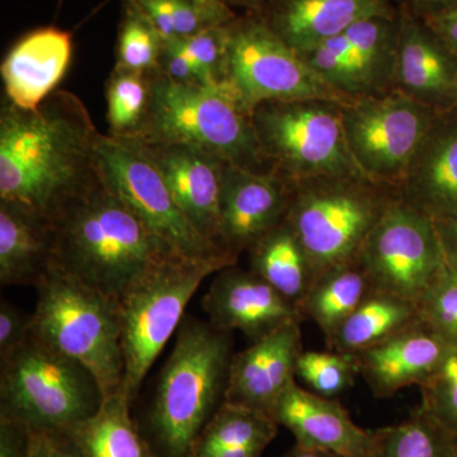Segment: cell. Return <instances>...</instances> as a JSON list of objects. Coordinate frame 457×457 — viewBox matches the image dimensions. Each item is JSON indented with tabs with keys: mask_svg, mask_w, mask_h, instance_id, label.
Masks as SVG:
<instances>
[{
	"mask_svg": "<svg viewBox=\"0 0 457 457\" xmlns=\"http://www.w3.org/2000/svg\"><path fill=\"white\" fill-rule=\"evenodd\" d=\"M101 135L73 93L56 90L33 111L3 99L0 200L53 220L101 179Z\"/></svg>",
	"mask_w": 457,
	"mask_h": 457,
	"instance_id": "6da1fadb",
	"label": "cell"
},
{
	"mask_svg": "<svg viewBox=\"0 0 457 457\" xmlns=\"http://www.w3.org/2000/svg\"><path fill=\"white\" fill-rule=\"evenodd\" d=\"M51 224L53 264L116 302L150 270L182 255L154 236L102 177Z\"/></svg>",
	"mask_w": 457,
	"mask_h": 457,
	"instance_id": "7a4b0ae2",
	"label": "cell"
},
{
	"mask_svg": "<svg viewBox=\"0 0 457 457\" xmlns=\"http://www.w3.org/2000/svg\"><path fill=\"white\" fill-rule=\"evenodd\" d=\"M233 356L231 332L183 318L140 427L155 457L191 456L198 436L225 402Z\"/></svg>",
	"mask_w": 457,
	"mask_h": 457,
	"instance_id": "3957f363",
	"label": "cell"
},
{
	"mask_svg": "<svg viewBox=\"0 0 457 457\" xmlns=\"http://www.w3.org/2000/svg\"><path fill=\"white\" fill-rule=\"evenodd\" d=\"M137 140L183 144L245 170H273L258 144L252 113L228 82L180 84L155 71L152 110Z\"/></svg>",
	"mask_w": 457,
	"mask_h": 457,
	"instance_id": "277c9868",
	"label": "cell"
},
{
	"mask_svg": "<svg viewBox=\"0 0 457 457\" xmlns=\"http://www.w3.org/2000/svg\"><path fill=\"white\" fill-rule=\"evenodd\" d=\"M35 288L31 335L89 370L104 399L121 393L125 365L116 300L55 264Z\"/></svg>",
	"mask_w": 457,
	"mask_h": 457,
	"instance_id": "5b68a950",
	"label": "cell"
},
{
	"mask_svg": "<svg viewBox=\"0 0 457 457\" xmlns=\"http://www.w3.org/2000/svg\"><path fill=\"white\" fill-rule=\"evenodd\" d=\"M398 196V189L363 174L294 180L286 219L305 249L314 281L357 260L369 234Z\"/></svg>",
	"mask_w": 457,
	"mask_h": 457,
	"instance_id": "8992f818",
	"label": "cell"
},
{
	"mask_svg": "<svg viewBox=\"0 0 457 457\" xmlns=\"http://www.w3.org/2000/svg\"><path fill=\"white\" fill-rule=\"evenodd\" d=\"M0 368V418L45 435H66L95 416L104 394L95 376L77 361L29 333Z\"/></svg>",
	"mask_w": 457,
	"mask_h": 457,
	"instance_id": "52a82bcc",
	"label": "cell"
},
{
	"mask_svg": "<svg viewBox=\"0 0 457 457\" xmlns=\"http://www.w3.org/2000/svg\"><path fill=\"white\" fill-rule=\"evenodd\" d=\"M218 264L176 255L150 270L120 297L125 375L121 393L132 404L156 357L183 320L186 306Z\"/></svg>",
	"mask_w": 457,
	"mask_h": 457,
	"instance_id": "ba28073f",
	"label": "cell"
},
{
	"mask_svg": "<svg viewBox=\"0 0 457 457\" xmlns=\"http://www.w3.org/2000/svg\"><path fill=\"white\" fill-rule=\"evenodd\" d=\"M343 104L321 98L258 104L252 121L270 167L291 180L362 174L345 141Z\"/></svg>",
	"mask_w": 457,
	"mask_h": 457,
	"instance_id": "9c48e42d",
	"label": "cell"
},
{
	"mask_svg": "<svg viewBox=\"0 0 457 457\" xmlns=\"http://www.w3.org/2000/svg\"><path fill=\"white\" fill-rule=\"evenodd\" d=\"M97 161L104 185L154 236L183 257L218 264L221 269L237 264V260L201 236L186 218L139 140L101 135Z\"/></svg>",
	"mask_w": 457,
	"mask_h": 457,
	"instance_id": "30bf717a",
	"label": "cell"
},
{
	"mask_svg": "<svg viewBox=\"0 0 457 457\" xmlns=\"http://www.w3.org/2000/svg\"><path fill=\"white\" fill-rule=\"evenodd\" d=\"M345 141L363 176L398 189L437 112L398 92L343 104Z\"/></svg>",
	"mask_w": 457,
	"mask_h": 457,
	"instance_id": "8fae6325",
	"label": "cell"
},
{
	"mask_svg": "<svg viewBox=\"0 0 457 457\" xmlns=\"http://www.w3.org/2000/svg\"><path fill=\"white\" fill-rule=\"evenodd\" d=\"M228 82L249 112L270 101L321 98L347 104L257 14L230 23ZM352 101V99H351Z\"/></svg>",
	"mask_w": 457,
	"mask_h": 457,
	"instance_id": "7c38bea8",
	"label": "cell"
},
{
	"mask_svg": "<svg viewBox=\"0 0 457 457\" xmlns=\"http://www.w3.org/2000/svg\"><path fill=\"white\" fill-rule=\"evenodd\" d=\"M374 290L420 303L445 262L437 227L426 213L396 197L357 257Z\"/></svg>",
	"mask_w": 457,
	"mask_h": 457,
	"instance_id": "4fadbf2b",
	"label": "cell"
},
{
	"mask_svg": "<svg viewBox=\"0 0 457 457\" xmlns=\"http://www.w3.org/2000/svg\"><path fill=\"white\" fill-rule=\"evenodd\" d=\"M398 35L399 13L371 17L299 54L343 98L375 97L394 90Z\"/></svg>",
	"mask_w": 457,
	"mask_h": 457,
	"instance_id": "5bb4252c",
	"label": "cell"
},
{
	"mask_svg": "<svg viewBox=\"0 0 457 457\" xmlns=\"http://www.w3.org/2000/svg\"><path fill=\"white\" fill-rule=\"evenodd\" d=\"M294 180L276 170L255 171L225 164L220 221L225 248L231 257L243 252L285 220Z\"/></svg>",
	"mask_w": 457,
	"mask_h": 457,
	"instance_id": "9a60e30c",
	"label": "cell"
},
{
	"mask_svg": "<svg viewBox=\"0 0 457 457\" xmlns=\"http://www.w3.org/2000/svg\"><path fill=\"white\" fill-rule=\"evenodd\" d=\"M140 143L186 218L201 236L228 254L220 221L222 176L228 162L183 144Z\"/></svg>",
	"mask_w": 457,
	"mask_h": 457,
	"instance_id": "2e32d148",
	"label": "cell"
},
{
	"mask_svg": "<svg viewBox=\"0 0 457 457\" xmlns=\"http://www.w3.org/2000/svg\"><path fill=\"white\" fill-rule=\"evenodd\" d=\"M209 323L220 330H240L252 343L291 321H303L302 312L269 282L234 266L219 270L203 299Z\"/></svg>",
	"mask_w": 457,
	"mask_h": 457,
	"instance_id": "e0dca14e",
	"label": "cell"
},
{
	"mask_svg": "<svg viewBox=\"0 0 457 457\" xmlns=\"http://www.w3.org/2000/svg\"><path fill=\"white\" fill-rule=\"evenodd\" d=\"M399 9L394 90L437 113L453 112L457 96V56L425 20Z\"/></svg>",
	"mask_w": 457,
	"mask_h": 457,
	"instance_id": "ac0fdd59",
	"label": "cell"
},
{
	"mask_svg": "<svg viewBox=\"0 0 457 457\" xmlns=\"http://www.w3.org/2000/svg\"><path fill=\"white\" fill-rule=\"evenodd\" d=\"M302 321L278 328L246 350L234 353L225 402L270 414L296 378L303 353Z\"/></svg>",
	"mask_w": 457,
	"mask_h": 457,
	"instance_id": "d6986e66",
	"label": "cell"
},
{
	"mask_svg": "<svg viewBox=\"0 0 457 457\" xmlns=\"http://www.w3.org/2000/svg\"><path fill=\"white\" fill-rule=\"evenodd\" d=\"M455 348L418 318L383 342L356 354L360 375L376 398L422 386Z\"/></svg>",
	"mask_w": 457,
	"mask_h": 457,
	"instance_id": "ffe728a7",
	"label": "cell"
},
{
	"mask_svg": "<svg viewBox=\"0 0 457 457\" xmlns=\"http://www.w3.org/2000/svg\"><path fill=\"white\" fill-rule=\"evenodd\" d=\"M269 416L293 433L296 445L341 457H368L371 431H365L335 398H326L295 383Z\"/></svg>",
	"mask_w": 457,
	"mask_h": 457,
	"instance_id": "44dd1931",
	"label": "cell"
},
{
	"mask_svg": "<svg viewBox=\"0 0 457 457\" xmlns=\"http://www.w3.org/2000/svg\"><path fill=\"white\" fill-rule=\"evenodd\" d=\"M394 0H270L258 17L297 53L341 35L361 21L396 16Z\"/></svg>",
	"mask_w": 457,
	"mask_h": 457,
	"instance_id": "7402d4cb",
	"label": "cell"
},
{
	"mask_svg": "<svg viewBox=\"0 0 457 457\" xmlns=\"http://www.w3.org/2000/svg\"><path fill=\"white\" fill-rule=\"evenodd\" d=\"M71 55V32L44 27L27 33L12 46L0 66L5 99L21 110H37L56 92Z\"/></svg>",
	"mask_w": 457,
	"mask_h": 457,
	"instance_id": "603a6c76",
	"label": "cell"
},
{
	"mask_svg": "<svg viewBox=\"0 0 457 457\" xmlns=\"http://www.w3.org/2000/svg\"><path fill=\"white\" fill-rule=\"evenodd\" d=\"M399 196L433 221L457 219V112L438 113Z\"/></svg>",
	"mask_w": 457,
	"mask_h": 457,
	"instance_id": "cb8c5ba5",
	"label": "cell"
},
{
	"mask_svg": "<svg viewBox=\"0 0 457 457\" xmlns=\"http://www.w3.org/2000/svg\"><path fill=\"white\" fill-rule=\"evenodd\" d=\"M53 260L51 221L21 204L0 200V284L35 286Z\"/></svg>",
	"mask_w": 457,
	"mask_h": 457,
	"instance_id": "d4e9b609",
	"label": "cell"
},
{
	"mask_svg": "<svg viewBox=\"0 0 457 457\" xmlns=\"http://www.w3.org/2000/svg\"><path fill=\"white\" fill-rule=\"evenodd\" d=\"M246 252L252 272L299 309L314 282V275L305 249L287 219L264 234Z\"/></svg>",
	"mask_w": 457,
	"mask_h": 457,
	"instance_id": "484cf974",
	"label": "cell"
},
{
	"mask_svg": "<svg viewBox=\"0 0 457 457\" xmlns=\"http://www.w3.org/2000/svg\"><path fill=\"white\" fill-rule=\"evenodd\" d=\"M130 408L122 393L114 394L104 399L95 416L69 432L83 457H155Z\"/></svg>",
	"mask_w": 457,
	"mask_h": 457,
	"instance_id": "4316f807",
	"label": "cell"
},
{
	"mask_svg": "<svg viewBox=\"0 0 457 457\" xmlns=\"http://www.w3.org/2000/svg\"><path fill=\"white\" fill-rule=\"evenodd\" d=\"M374 291L368 272L359 260H354L315 279L299 311L303 318H311L317 324L328 342L343 321Z\"/></svg>",
	"mask_w": 457,
	"mask_h": 457,
	"instance_id": "83f0119b",
	"label": "cell"
},
{
	"mask_svg": "<svg viewBox=\"0 0 457 457\" xmlns=\"http://www.w3.org/2000/svg\"><path fill=\"white\" fill-rule=\"evenodd\" d=\"M420 318L416 303L374 291L327 342L329 350L359 354Z\"/></svg>",
	"mask_w": 457,
	"mask_h": 457,
	"instance_id": "f1b7e54d",
	"label": "cell"
},
{
	"mask_svg": "<svg viewBox=\"0 0 457 457\" xmlns=\"http://www.w3.org/2000/svg\"><path fill=\"white\" fill-rule=\"evenodd\" d=\"M368 457H457L456 437L418 407L398 425L371 431Z\"/></svg>",
	"mask_w": 457,
	"mask_h": 457,
	"instance_id": "f546056e",
	"label": "cell"
},
{
	"mask_svg": "<svg viewBox=\"0 0 457 457\" xmlns=\"http://www.w3.org/2000/svg\"><path fill=\"white\" fill-rule=\"evenodd\" d=\"M278 427L269 414L224 402L198 436L189 457L218 450L267 447Z\"/></svg>",
	"mask_w": 457,
	"mask_h": 457,
	"instance_id": "4dcf8cb0",
	"label": "cell"
},
{
	"mask_svg": "<svg viewBox=\"0 0 457 457\" xmlns=\"http://www.w3.org/2000/svg\"><path fill=\"white\" fill-rule=\"evenodd\" d=\"M108 135L139 139L153 104V73L116 68L107 80Z\"/></svg>",
	"mask_w": 457,
	"mask_h": 457,
	"instance_id": "1f68e13d",
	"label": "cell"
},
{
	"mask_svg": "<svg viewBox=\"0 0 457 457\" xmlns=\"http://www.w3.org/2000/svg\"><path fill=\"white\" fill-rule=\"evenodd\" d=\"M164 40L154 23L132 0H125L116 47V68L155 73Z\"/></svg>",
	"mask_w": 457,
	"mask_h": 457,
	"instance_id": "d6a6232c",
	"label": "cell"
},
{
	"mask_svg": "<svg viewBox=\"0 0 457 457\" xmlns=\"http://www.w3.org/2000/svg\"><path fill=\"white\" fill-rule=\"evenodd\" d=\"M359 375L356 354L335 350L303 351L297 360L296 376L312 393L326 398H335L350 389Z\"/></svg>",
	"mask_w": 457,
	"mask_h": 457,
	"instance_id": "836d02e7",
	"label": "cell"
},
{
	"mask_svg": "<svg viewBox=\"0 0 457 457\" xmlns=\"http://www.w3.org/2000/svg\"><path fill=\"white\" fill-rule=\"evenodd\" d=\"M417 306L427 326L457 348V266L446 253L437 278Z\"/></svg>",
	"mask_w": 457,
	"mask_h": 457,
	"instance_id": "e575fe53",
	"label": "cell"
},
{
	"mask_svg": "<svg viewBox=\"0 0 457 457\" xmlns=\"http://www.w3.org/2000/svg\"><path fill=\"white\" fill-rule=\"evenodd\" d=\"M420 387V409L457 437V348Z\"/></svg>",
	"mask_w": 457,
	"mask_h": 457,
	"instance_id": "d590c367",
	"label": "cell"
},
{
	"mask_svg": "<svg viewBox=\"0 0 457 457\" xmlns=\"http://www.w3.org/2000/svg\"><path fill=\"white\" fill-rule=\"evenodd\" d=\"M230 23L179 40L207 84L228 82Z\"/></svg>",
	"mask_w": 457,
	"mask_h": 457,
	"instance_id": "8d00e7d4",
	"label": "cell"
},
{
	"mask_svg": "<svg viewBox=\"0 0 457 457\" xmlns=\"http://www.w3.org/2000/svg\"><path fill=\"white\" fill-rule=\"evenodd\" d=\"M177 40L192 37L212 27L228 25L237 17L224 0H168Z\"/></svg>",
	"mask_w": 457,
	"mask_h": 457,
	"instance_id": "74e56055",
	"label": "cell"
},
{
	"mask_svg": "<svg viewBox=\"0 0 457 457\" xmlns=\"http://www.w3.org/2000/svg\"><path fill=\"white\" fill-rule=\"evenodd\" d=\"M31 333V315H26L8 300L0 302V360L18 350Z\"/></svg>",
	"mask_w": 457,
	"mask_h": 457,
	"instance_id": "f35d334b",
	"label": "cell"
},
{
	"mask_svg": "<svg viewBox=\"0 0 457 457\" xmlns=\"http://www.w3.org/2000/svg\"><path fill=\"white\" fill-rule=\"evenodd\" d=\"M158 73L180 84H207L179 40L165 42Z\"/></svg>",
	"mask_w": 457,
	"mask_h": 457,
	"instance_id": "ab89813d",
	"label": "cell"
},
{
	"mask_svg": "<svg viewBox=\"0 0 457 457\" xmlns=\"http://www.w3.org/2000/svg\"><path fill=\"white\" fill-rule=\"evenodd\" d=\"M32 436L23 423L0 418V457H29Z\"/></svg>",
	"mask_w": 457,
	"mask_h": 457,
	"instance_id": "60d3db41",
	"label": "cell"
},
{
	"mask_svg": "<svg viewBox=\"0 0 457 457\" xmlns=\"http://www.w3.org/2000/svg\"><path fill=\"white\" fill-rule=\"evenodd\" d=\"M422 20L426 21L427 25L437 33L438 37L457 56V2Z\"/></svg>",
	"mask_w": 457,
	"mask_h": 457,
	"instance_id": "b9f144b4",
	"label": "cell"
},
{
	"mask_svg": "<svg viewBox=\"0 0 457 457\" xmlns=\"http://www.w3.org/2000/svg\"><path fill=\"white\" fill-rule=\"evenodd\" d=\"M399 8L411 12L414 16L427 18L450 7L457 0H394Z\"/></svg>",
	"mask_w": 457,
	"mask_h": 457,
	"instance_id": "7bdbcfd3",
	"label": "cell"
},
{
	"mask_svg": "<svg viewBox=\"0 0 457 457\" xmlns=\"http://www.w3.org/2000/svg\"><path fill=\"white\" fill-rule=\"evenodd\" d=\"M440 234L445 253L457 266V219L453 220L435 221Z\"/></svg>",
	"mask_w": 457,
	"mask_h": 457,
	"instance_id": "ee69618b",
	"label": "cell"
},
{
	"mask_svg": "<svg viewBox=\"0 0 457 457\" xmlns=\"http://www.w3.org/2000/svg\"><path fill=\"white\" fill-rule=\"evenodd\" d=\"M51 457H83L79 447L77 446L71 436H57L54 437V449Z\"/></svg>",
	"mask_w": 457,
	"mask_h": 457,
	"instance_id": "f6af8a7d",
	"label": "cell"
},
{
	"mask_svg": "<svg viewBox=\"0 0 457 457\" xmlns=\"http://www.w3.org/2000/svg\"><path fill=\"white\" fill-rule=\"evenodd\" d=\"M54 449L53 436L33 432L31 453L29 457H51Z\"/></svg>",
	"mask_w": 457,
	"mask_h": 457,
	"instance_id": "bcb514c9",
	"label": "cell"
},
{
	"mask_svg": "<svg viewBox=\"0 0 457 457\" xmlns=\"http://www.w3.org/2000/svg\"><path fill=\"white\" fill-rule=\"evenodd\" d=\"M224 2L227 3L231 9H245V14H248L258 13V12L262 11V9L269 4L270 0H224Z\"/></svg>",
	"mask_w": 457,
	"mask_h": 457,
	"instance_id": "7dc6e473",
	"label": "cell"
},
{
	"mask_svg": "<svg viewBox=\"0 0 457 457\" xmlns=\"http://www.w3.org/2000/svg\"><path fill=\"white\" fill-rule=\"evenodd\" d=\"M281 457H341L335 453H327V451L306 449V447L295 445L293 449L287 451Z\"/></svg>",
	"mask_w": 457,
	"mask_h": 457,
	"instance_id": "c3c4849f",
	"label": "cell"
},
{
	"mask_svg": "<svg viewBox=\"0 0 457 457\" xmlns=\"http://www.w3.org/2000/svg\"><path fill=\"white\" fill-rule=\"evenodd\" d=\"M453 111H455V112H457V96H456L455 110H453Z\"/></svg>",
	"mask_w": 457,
	"mask_h": 457,
	"instance_id": "681fc988",
	"label": "cell"
},
{
	"mask_svg": "<svg viewBox=\"0 0 457 457\" xmlns=\"http://www.w3.org/2000/svg\"><path fill=\"white\" fill-rule=\"evenodd\" d=\"M456 442H457V437H456Z\"/></svg>",
	"mask_w": 457,
	"mask_h": 457,
	"instance_id": "f907efd6",
	"label": "cell"
}]
</instances>
